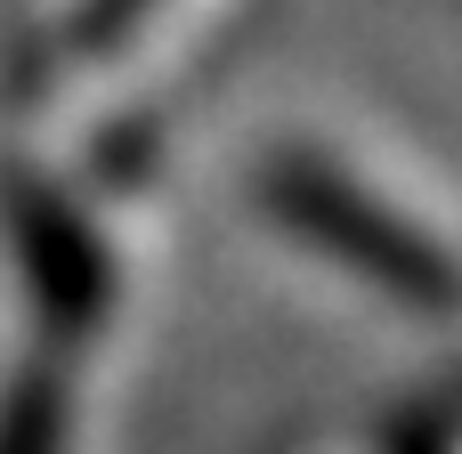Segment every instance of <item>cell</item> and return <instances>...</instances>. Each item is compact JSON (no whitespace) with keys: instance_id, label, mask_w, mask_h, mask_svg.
Masks as SVG:
<instances>
[{"instance_id":"1","label":"cell","mask_w":462,"mask_h":454,"mask_svg":"<svg viewBox=\"0 0 462 454\" xmlns=\"http://www.w3.org/2000/svg\"><path fill=\"white\" fill-rule=\"evenodd\" d=\"M268 203L309 236V244H325V252H341L357 276H374L382 292H398V301H422V309H447L462 301V268L414 227V219H398V211H382L357 179H341L333 162H317V154H276L268 162Z\"/></svg>"},{"instance_id":"2","label":"cell","mask_w":462,"mask_h":454,"mask_svg":"<svg viewBox=\"0 0 462 454\" xmlns=\"http://www.w3.org/2000/svg\"><path fill=\"white\" fill-rule=\"evenodd\" d=\"M57 431H65V398L49 382H24L16 406H8V422H0V454H49Z\"/></svg>"}]
</instances>
